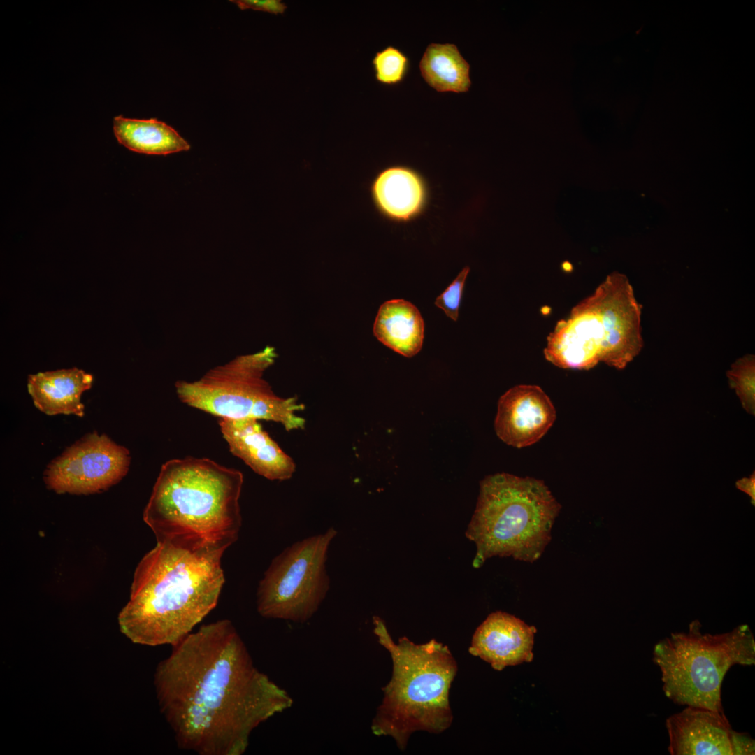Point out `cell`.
<instances>
[{"mask_svg": "<svg viewBox=\"0 0 755 755\" xmlns=\"http://www.w3.org/2000/svg\"><path fill=\"white\" fill-rule=\"evenodd\" d=\"M160 710L178 748L241 755L253 731L293 700L254 665L227 619L203 625L172 646L155 670Z\"/></svg>", "mask_w": 755, "mask_h": 755, "instance_id": "1", "label": "cell"}, {"mask_svg": "<svg viewBox=\"0 0 755 755\" xmlns=\"http://www.w3.org/2000/svg\"><path fill=\"white\" fill-rule=\"evenodd\" d=\"M243 475L208 458L164 463L143 512L157 542L220 554L238 538Z\"/></svg>", "mask_w": 755, "mask_h": 755, "instance_id": "2", "label": "cell"}, {"mask_svg": "<svg viewBox=\"0 0 755 755\" xmlns=\"http://www.w3.org/2000/svg\"><path fill=\"white\" fill-rule=\"evenodd\" d=\"M222 556L157 542L135 570L118 615L121 632L142 645L178 643L216 607L224 583Z\"/></svg>", "mask_w": 755, "mask_h": 755, "instance_id": "3", "label": "cell"}, {"mask_svg": "<svg viewBox=\"0 0 755 755\" xmlns=\"http://www.w3.org/2000/svg\"><path fill=\"white\" fill-rule=\"evenodd\" d=\"M373 620V631L390 654L393 668L371 730L392 738L404 750L414 732L440 733L451 726L449 693L457 664L449 648L434 639L417 645L402 637L396 643L384 621L377 616Z\"/></svg>", "mask_w": 755, "mask_h": 755, "instance_id": "4", "label": "cell"}, {"mask_svg": "<svg viewBox=\"0 0 755 755\" xmlns=\"http://www.w3.org/2000/svg\"><path fill=\"white\" fill-rule=\"evenodd\" d=\"M642 308L626 276L609 275L556 323L545 359L564 369L589 370L601 361L624 368L643 347Z\"/></svg>", "mask_w": 755, "mask_h": 755, "instance_id": "5", "label": "cell"}, {"mask_svg": "<svg viewBox=\"0 0 755 755\" xmlns=\"http://www.w3.org/2000/svg\"><path fill=\"white\" fill-rule=\"evenodd\" d=\"M561 505L542 480L501 473L481 482L466 536L476 547L473 566L494 556L533 563L552 539Z\"/></svg>", "mask_w": 755, "mask_h": 755, "instance_id": "6", "label": "cell"}, {"mask_svg": "<svg viewBox=\"0 0 755 755\" xmlns=\"http://www.w3.org/2000/svg\"><path fill=\"white\" fill-rule=\"evenodd\" d=\"M698 621L686 633H672L653 648L662 689L675 703L724 712L721 685L734 665L755 663V642L748 626L721 634L703 633Z\"/></svg>", "mask_w": 755, "mask_h": 755, "instance_id": "7", "label": "cell"}, {"mask_svg": "<svg viewBox=\"0 0 755 755\" xmlns=\"http://www.w3.org/2000/svg\"><path fill=\"white\" fill-rule=\"evenodd\" d=\"M277 357L273 347L237 356L192 382L178 380L175 388L185 404L220 418H253L280 423L286 431L303 429L304 409L296 398L277 396L264 373Z\"/></svg>", "mask_w": 755, "mask_h": 755, "instance_id": "8", "label": "cell"}, {"mask_svg": "<svg viewBox=\"0 0 755 755\" xmlns=\"http://www.w3.org/2000/svg\"><path fill=\"white\" fill-rule=\"evenodd\" d=\"M336 535L330 527L292 544L273 559L257 588L261 616L303 623L315 614L330 588L326 562Z\"/></svg>", "mask_w": 755, "mask_h": 755, "instance_id": "9", "label": "cell"}, {"mask_svg": "<svg viewBox=\"0 0 755 755\" xmlns=\"http://www.w3.org/2000/svg\"><path fill=\"white\" fill-rule=\"evenodd\" d=\"M129 450L106 435L89 434L54 459L44 472L48 489L56 493L89 494L120 481L130 465Z\"/></svg>", "mask_w": 755, "mask_h": 755, "instance_id": "10", "label": "cell"}, {"mask_svg": "<svg viewBox=\"0 0 755 755\" xmlns=\"http://www.w3.org/2000/svg\"><path fill=\"white\" fill-rule=\"evenodd\" d=\"M671 755L754 754L755 743L732 729L724 712L686 706L666 721Z\"/></svg>", "mask_w": 755, "mask_h": 755, "instance_id": "11", "label": "cell"}, {"mask_svg": "<svg viewBox=\"0 0 755 755\" xmlns=\"http://www.w3.org/2000/svg\"><path fill=\"white\" fill-rule=\"evenodd\" d=\"M556 416L552 402L539 386L517 385L499 398L494 429L505 443L525 447L547 433Z\"/></svg>", "mask_w": 755, "mask_h": 755, "instance_id": "12", "label": "cell"}, {"mask_svg": "<svg viewBox=\"0 0 755 755\" xmlns=\"http://www.w3.org/2000/svg\"><path fill=\"white\" fill-rule=\"evenodd\" d=\"M230 452L253 471L271 480H286L296 470L294 460L265 431L258 419L220 418Z\"/></svg>", "mask_w": 755, "mask_h": 755, "instance_id": "13", "label": "cell"}, {"mask_svg": "<svg viewBox=\"0 0 755 755\" xmlns=\"http://www.w3.org/2000/svg\"><path fill=\"white\" fill-rule=\"evenodd\" d=\"M369 192L375 210L394 224H406L420 217L429 200L424 177L405 165H391L378 172L370 183Z\"/></svg>", "mask_w": 755, "mask_h": 755, "instance_id": "14", "label": "cell"}, {"mask_svg": "<svg viewBox=\"0 0 755 755\" xmlns=\"http://www.w3.org/2000/svg\"><path fill=\"white\" fill-rule=\"evenodd\" d=\"M536 629L519 618L498 611L490 614L477 628L469 652L501 670L532 660Z\"/></svg>", "mask_w": 755, "mask_h": 755, "instance_id": "15", "label": "cell"}, {"mask_svg": "<svg viewBox=\"0 0 755 755\" xmlns=\"http://www.w3.org/2000/svg\"><path fill=\"white\" fill-rule=\"evenodd\" d=\"M93 376L77 368L41 372L28 378V391L34 405L41 412L54 415H76L82 417V393L91 388Z\"/></svg>", "mask_w": 755, "mask_h": 755, "instance_id": "16", "label": "cell"}, {"mask_svg": "<svg viewBox=\"0 0 755 755\" xmlns=\"http://www.w3.org/2000/svg\"><path fill=\"white\" fill-rule=\"evenodd\" d=\"M373 333L382 344L397 353L412 357L422 349L424 322L420 312L410 301L392 299L380 307Z\"/></svg>", "mask_w": 755, "mask_h": 755, "instance_id": "17", "label": "cell"}, {"mask_svg": "<svg viewBox=\"0 0 755 755\" xmlns=\"http://www.w3.org/2000/svg\"><path fill=\"white\" fill-rule=\"evenodd\" d=\"M114 134L129 150L150 155H168L187 151L188 142L172 127L157 119L114 117Z\"/></svg>", "mask_w": 755, "mask_h": 755, "instance_id": "18", "label": "cell"}, {"mask_svg": "<svg viewBox=\"0 0 755 755\" xmlns=\"http://www.w3.org/2000/svg\"><path fill=\"white\" fill-rule=\"evenodd\" d=\"M419 69L424 80L439 92H466L470 87V65L454 44H429Z\"/></svg>", "mask_w": 755, "mask_h": 755, "instance_id": "19", "label": "cell"}, {"mask_svg": "<svg viewBox=\"0 0 755 755\" xmlns=\"http://www.w3.org/2000/svg\"><path fill=\"white\" fill-rule=\"evenodd\" d=\"M730 386L735 390L743 408L750 414L755 413V358L746 354L738 359L727 371Z\"/></svg>", "mask_w": 755, "mask_h": 755, "instance_id": "20", "label": "cell"}, {"mask_svg": "<svg viewBox=\"0 0 755 755\" xmlns=\"http://www.w3.org/2000/svg\"><path fill=\"white\" fill-rule=\"evenodd\" d=\"M376 80L384 85H396L405 78L409 59L400 50L387 46L376 52L372 60Z\"/></svg>", "mask_w": 755, "mask_h": 755, "instance_id": "21", "label": "cell"}, {"mask_svg": "<svg viewBox=\"0 0 755 755\" xmlns=\"http://www.w3.org/2000/svg\"><path fill=\"white\" fill-rule=\"evenodd\" d=\"M469 271L468 266L464 267L445 291L436 299L435 305L454 321H456L459 317L461 301Z\"/></svg>", "mask_w": 755, "mask_h": 755, "instance_id": "22", "label": "cell"}, {"mask_svg": "<svg viewBox=\"0 0 755 755\" xmlns=\"http://www.w3.org/2000/svg\"><path fill=\"white\" fill-rule=\"evenodd\" d=\"M230 1L236 4L240 10L252 9L275 15L283 14L287 8V5L280 0H233Z\"/></svg>", "mask_w": 755, "mask_h": 755, "instance_id": "23", "label": "cell"}, {"mask_svg": "<svg viewBox=\"0 0 755 755\" xmlns=\"http://www.w3.org/2000/svg\"><path fill=\"white\" fill-rule=\"evenodd\" d=\"M737 487L742 491L747 493L753 500L754 503V487H755V477L754 473L750 476V477H745L736 482Z\"/></svg>", "mask_w": 755, "mask_h": 755, "instance_id": "24", "label": "cell"}]
</instances>
